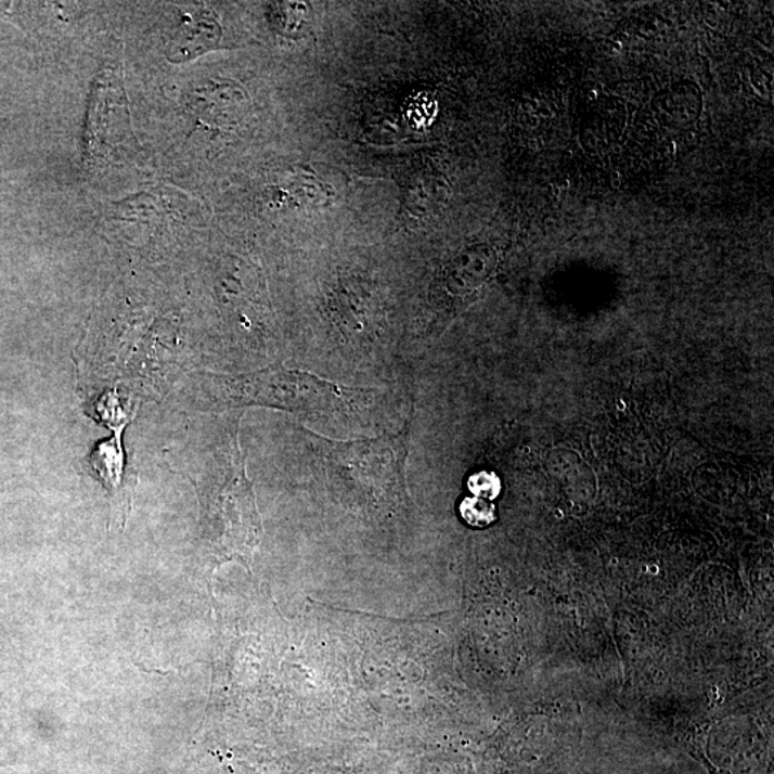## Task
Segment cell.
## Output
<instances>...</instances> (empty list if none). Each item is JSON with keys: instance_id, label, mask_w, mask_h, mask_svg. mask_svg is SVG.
I'll return each instance as SVG.
<instances>
[{"instance_id": "obj_1", "label": "cell", "mask_w": 774, "mask_h": 774, "mask_svg": "<svg viewBox=\"0 0 774 774\" xmlns=\"http://www.w3.org/2000/svg\"><path fill=\"white\" fill-rule=\"evenodd\" d=\"M222 389L234 404H262L305 415H354L367 398L363 389H350L311 373L274 366L255 375L225 377Z\"/></svg>"}, {"instance_id": "obj_2", "label": "cell", "mask_w": 774, "mask_h": 774, "mask_svg": "<svg viewBox=\"0 0 774 774\" xmlns=\"http://www.w3.org/2000/svg\"><path fill=\"white\" fill-rule=\"evenodd\" d=\"M218 506L225 524L222 549L227 553L248 555L251 546L256 545L260 523L251 483L246 475V457L240 449L237 436L231 451L230 478L218 496Z\"/></svg>"}, {"instance_id": "obj_3", "label": "cell", "mask_w": 774, "mask_h": 774, "mask_svg": "<svg viewBox=\"0 0 774 774\" xmlns=\"http://www.w3.org/2000/svg\"><path fill=\"white\" fill-rule=\"evenodd\" d=\"M89 474L100 479L109 493L111 509L118 506L119 514L127 518L132 508L133 492L138 482L137 473L127 465L118 434L98 443L91 456L83 460Z\"/></svg>"}, {"instance_id": "obj_4", "label": "cell", "mask_w": 774, "mask_h": 774, "mask_svg": "<svg viewBox=\"0 0 774 774\" xmlns=\"http://www.w3.org/2000/svg\"><path fill=\"white\" fill-rule=\"evenodd\" d=\"M274 17L280 33L286 37L297 38L309 29L311 16L309 4L283 3L275 4Z\"/></svg>"}, {"instance_id": "obj_5", "label": "cell", "mask_w": 774, "mask_h": 774, "mask_svg": "<svg viewBox=\"0 0 774 774\" xmlns=\"http://www.w3.org/2000/svg\"><path fill=\"white\" fill-rule=\"evenodd\" d=\"M461 513L464 519L473 527H487L495 519V508L480 498H470L461 505Z\"/></svg>"}, {"instance_id": "obj_6", "label": "cell", "mask_w": 774, "mask_h": 774, "mask_svg": "<svg viewBox=\"0 0 774 774\" xmlns=\"http://www.w3.org/2000/svg\"><path fill=\"white\" fill-rule=\"evenodd\" d=\"M470 491L485 500H493L500 493V480L496 479L495 475L491 474H479L475 475L469 482Z\"/></svg>"}]
</instances>
